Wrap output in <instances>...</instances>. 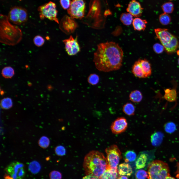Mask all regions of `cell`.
Listing matches in <instances>:
<instances>
[{"instance_id": "obj_1", "label": "cell", "mask_w": 179, "mask_h": 179, "mask_svg": "<svg viewBox=\"0 0 179 179\" xmlns=\"http://www.w3.org/2000/svg\"><path fill=\"white\" fill-rule=\"evenodd\" d=\"M123 51L119 44L107 42L98 44L94 53L93 62L100 71L109 72L120 69L122 65Z\"/></svg>"}, {"instance_id": "obj_2", "label": "cell", "mask_w": 179, "mask_h": 179, "mask_svg": "<svg viewBox=\"0 0 179 179\" xmlns=\"http://www.w3.org/2000/svg\"><path fill=\"white\" fill-rule=\"evenodd\" d=\"M108 167L106 158L103 154L97 151L90 152L84 158L83 167L87 175H92L99 179Z\"/></svg>"}, {"instance_id": "obj_3", "label": "cell", "mask_w": 179, "mask_h": 179, "mask_svg": "<svg viewBox=\"0 0 179 179\" xmlns=\"http://www.w3.org/2000/svg\"><path fill=\"white\" fill-rule=\"evenodd\" d=\"M7 16L1 14L0 16V42L9 45L13 46L22 39L23 34L17 26L9 22Z\"/></svg>"}, {"instance_id": "obj_4", "label": "cell", "mask_w": 179, "mask_h": 179, "mask_svg": "<svg viewBox=\"0 0 179 179\" xmlns=\"http://www.w3.org/2000/svg\"><path fill=\"white\" fill-rule=\"evenodd\" d=\"M147 179H165L170 176L168 164L162 161L156 160L150 163L148 167Z\"/></svg>"}, {"instance_id": "obj_5", "label": "cell", "mask_w": 179, "mask_h": 179, "mask_svg": "<svg viewBox=\"0 0 179 179\" xmlns=\"http://www.w3.org/2000/svg\"><path fill=\"white\" fill-rule=\"evenodd\" d=\"M40 19L43 20L45 18L53 21L59 23L57 18V11L56 5L54 2L50 1L40 6L38 8Z\"/></svg>"}, {"instance_id": "obj_6", "label": "cell", "mask_w": 179, "mask_h": 179, "mask_svg": "<svg viewBox=\"0 0 179 179\" xmlns=\"http://www.w3.org/2000/svg\"><path fill=\"white\" fill-rule=\"evenodd\" d=\"M108 167L107 169L118 170L117 166L122 158L121 153L116 145H113L105 149Z\"/></svg>"}, {"instance_id": "obj_7", "label": "cell", "mask_w": 179, "mask_h": 179, "mask_svg": "<svg viewBox=\"0 0 179 179\" xmlns=\"http://www.w3.org/2000/svg\"><path fill=\"white\" fill-rule=\"evenodd\" d=\"M9 21L17 25H20L26 22L28 15L27 10L20 6L11 8L7 16Z\"/></svg>"}, {"instance_id": "obj_8", "label": "cell", "mask_w": 179, "mask_h": 179, "mask_svg": "<svg viewBox=\"0 0 179 179\" xmlns=\"http://www.w3.org/2000/svg\"><path fill=\"white\" fill-rule=\"evenodd\" d=\"M85 7L83 0H73L67 10L68 13L73 19H81L84 16Z\"/></svg>"}, {"instance_id": "obj_9", "label": "cell", "mask_w": 179, "mask_h": 179, "mask_svg": "<svg viewBox=\"0 0 179 179\" xmlns=\"http://www.w3.org/2000/svg\"><path fill=\"white\" fill-rule=\"evenodd\" d=\"M5 170L12 179H23L25 172L23 163L18 161L12 162L6 167Z\"/></svg>"}, {"instance_id": "obj_10", "label": "cell", "mask_w": 179, "mask_h": 179, "mask_svg": "<svg viewBox=\"0 0 179 179\" xmlns=\"http://www.w3.org/2000/svg\"><path fill=\"white\" fill-rule=\"evenodd\" d=\"M63 42L65 45L66 51L69 55H75L80 51L77 36L74 38L72 36H70L68 38L63 40Z\"/></svg>"}, {"instance_id": "obj_11", "label": "cell", "mask_w": 179, "mask_h": 179, "mask_svg": "<svg viewBox=\"0 0 179 179\" xmlns=\"http://www.w3.org/2000/svg\"><path fill=\"white\" fill-rule=\"evenodd\" d=\"M154 32L164 47L169 44L174 36L166 29L156 28L155 29Z\"/></svg>"}, {"instance_id": "obj_12", "label": "cell", "mask_w": 179, "mask_h": 179, "mask_svg": "<svg viewBox=\"0 0 179 179\" xmlns=\"http://www.w3.org/2000/svg\"><path fill=\"white\" fill-rule=\"evenodd\" d=\"M128 126V123L126 119L124 117H120L113 122L111 126V129L113 134H118L124 132Z\"/></svg>"}, {"instance_id": "obj_13", "label": "cell", "mask_w": 179, "mask_h": 179, "mask_svg": "<svg viewBox=\"0 0 179 179\" xmlns=\"http://www.w3.org/2000/svg\"><path fill=\"white\" fill-rule=\"evenodd\" d=\"M143 8L140 3L136 0H132L129 4L127 8L128 12L136 17L140 16Z\"/></svg>"}, {"instance_id": "obj_14", "label": "cell", "mask_w": 179, "mask_h": 179, "mask_svg": "<svg viewBox=\"0 0 179 179\" xmlns=\"http://www.w3.org/2000/svg\"><path fill=\"white\" fill-rule=\"evenodd\" d=\"M100 12L99 2L98 0H94L90 6L89 13L87 16L95 18L98 17Z\"/></svg>"}, {"instance_id": "obj_15", "label": "cell", "mask_w": 179, "mask_h": 179, "mask_svg": "<svg viewBox=\"0 0 179 179\" xmlns=\"http://www.w3.org/2000/svg\"><path fill=\"white\" fill-rule=\"evenodd\" d=\"M119 175L118 170L107 169L99 179H118Z\"/></svg>"}, {"instance_id": "obj_16", "label": "cell", "mask_w": 179, "mask_h": 179, "mask_svg": "<svg viewBox=\"0 0 179 179\" xmlns=\"http://www.w3.org/2000/svg\"><path fill=\"white\" fill-rule=\"evenodd\" d=\"M132 72L134 76L136 77L141 78H145L139 59L133 64L132 68Z\"/></svg>"}, {"instance_id": "obj_17", "label": "cell", "mask_w": 179, "mask_h": 179, "mask_svg": "<svg viewBox=\"0 0 179 179\" xmlns=\"http://www.w3.org/2000/svg\"><path fill=\"white\" fill-rule=\"evenodd\" d=\"M147 21L145 20L138 17L134 19L132 24L134 29L139 31H143L145 29Z\"/></svg>"}, {"instance_id": "obj_18", "label": "cell", "mask_w": 179, "mask_h": 179, "mask_svg": "<svg viewBox=\"0 0 179 179\" xmlns=\"http://www.w3.org/2000/svg\"><path fill=\"white\" fill-rule=\"evenodd\" d=\"M179 47V43L177 38L173 36L169 44L165 47L166 52L169 53L175 52Z\"/></svg>"}, {"instance_id": "obj_19", "label": "cell", "mask_w": 179, "mask_h": 179, "mask_svg": "<svg viewBox=\"0 0 179 179\" xmlns=\"http://www.w3.org/2000/svg\"><path fill=\"white\" fill-rule=\"evenodd\" d=\"M119 174L120 175L130 176L132 173V169L131 166L125 163L120 164L118 168Z\"/></svg>"}, {"instance_id": "obj_20", "label": "cell", "mask_w": 179, "mask_h": 179, "mask_svg": "<svg viewBox=\"0 0 179 179\" xmlns=\"http://www.w3.org/2000/svg\"><path fill=\"white\" fill-rule=\"evenodd\" d=\"M139 59L145 78H148L151 75L152 73L151 64L149 61L145 59Z\"/></svg>"}, {"instance_id": "obj_21", "label": "cell", "mask_w": 179, "mask_h": 179, "mask_svg": "<svg viewBox=\"0 0 179 179\" xmlns=\"http://www.w3.org/2000/svg\"><path fill=\"white\" fill-rule=\"evenodd\" d=\"M148 159V155L145 153H141L138 157L135 162L136 168L140 169L145 166Z\"/></svg>"}, {"instance_id": "obj_22", "label": "cell", "mask_w": 179, "mask_h": 179, "mask_svg": "<svg viewBox=\"0 0 179 179\" xmlns=\"http://www.w3.org/2000/svg\"><path fill=\"white\" fill-rule=\"evenodd\" d=\"M163 136V134L159 132L153 134L151 135V138L152 144L155 146L160 145L162 141Z\"/></svg>"}, {"instance_id": "obj_23", "label": "cell", "mask_w": 179, "mask_h": 179, "mask_svg": "<svg viewBox=\"0 0 179 179\" xmlns=\"http://www.w3.org/2000/svg\"><path fill=\"white\" fill-rule=\"evenodd\" d=\"M143 96L141 92L137 90H134L130 93L129 98L130 100L134 103H138L142 99Z\"/></svg>"}, {"instance_id": "obj_24", "label": "cell", "mask_w": 179, "mask_h": 179, "mask_svg": "<svg viewBox=\"0 0 179 179\" xmlns=\"http://www.w3.org/2000/svg\"><path fill=\"white\" fill-rule=\"evenodd\" d=\"M133 16L130 13H124L122 14L120 19L123 24L126 26H129L132 23L134 19Z\"/></svg>"}, {"instance_id": "obj_25", "label": "cell", "mask_w": 179, "mask_h": 179, "mask_svg": "<svg viewBox=\"0 0 179 179\" xmlns=\"http://www.w3.org/2000/svg\"><path fill=\"white\" fill-rule=\"evenodd\" d=\"M123 111L126 115L129 116L134 115L135 113V108L134 105L131 102H127L123 107Z\"/></svg>"}, {"instance_id": "obj_26", "label": "cell", "mask_w": 179, "mask_h": 179, "mask_svg": "<svg viewBox=\"0 0 179 179\" xmlns=\"http://www.w3.org/2000/svg\"><path fill=\"white\" fill-rule=\"evenodd\" d=\"M165 92L164 96L166 100L171 102L175 100L176 98L177 94L175 90L167 89L165 90Z\"/></svg>"}, {"instance_id": "obj_27", "label": "cell", "mask_w": 179, "mask_h": 179, "mask_svg": "<svg viewBox=\"0 0 179 179\" xmlns=\"http://www.w3.org/2000/svg\"><path fill=\"white\" fill-rule=\"evenodd\" d=\"M124 159L126 163L134 161L136 157L135 153L132 150H128L124 154Z\"/></svg>"}, {"instance_id": "obj_28", "label": "cell", "mask_w": 179, "mask_h": 179, "mask_svg": "<svg viewBox=\"0 0 179 179\" xmlns=\"http://www.w3.org/2000/svg\"><path fill=\"white\" fill-rule=\"evenodd\" d=\"M161 7L164 13L168 14L172 13L174 9V5L170 1L164 3L162 5Z\"/></svg>"}, {"instance_id": "obj_29", "label": "cell", "mask_w": 179, "mask_h": 179, "mask_svg": "<svg viewBox=\"0 0 179 179\" xmlns=\"http://www.w3.org/2000/svg\"><path fill=\"white\" fill-rule=\"evenodd\" d=\"M159 20L162 24L163 25H167L170 23L171 21V18L168 14L164 13L160 15Z\"/></svg>"}, {"instance_id": "obj_30", "label": "cell", "mask_w": 179, "mask_h": 179, "mask_svg": "<svg viewBox=\"0 0 179 179\" xmlns=\"http://www.w3.org/2000/svg\"><path fill=\"white\" fill-rule=\"evenodd\" d=\"M2 74L3 76L5 78H11L13 76L14 74V69L10 67H6L2 69Z\"/></svg>"}, {"instance_id": "obj_31", "label": "cell", "mask_w": 179, "mask_h": 179, "mask_svg": "<svg viewBox=\"0 0 179 179\" xmlns=\"http://www.w3.org/2000/svg\"><path fill=\"white\" fill-rule=\"evenodd\" d=\"M38 144L41 147L44 149L46 148L49 145V139L46 136H43L39 140Z\"/></svg>"}, {"instance_id": "obj_32", "label": "cell", "mask_w": 179, "mask_h": 179, "mask_svg": "<svg viewBox=\"0 0 179 179\" xmlns=\"http://www.w3.org/2000/svg\"><path fill=\"white\" fill-rule=\"evenodd\" d=\"M0 105L1 107L4 109H8L11 107L12 102L11 99L9 98H5L1 101Z\"/></svg>"}, {"instance_id": "obj_33", "label": "cell", "mask_w": 179, "mask_h": 179, "mask_svg": "<svg viewBox=\"0 0 179 179\" xmlns=\"http://www.w3.org/2000/svg\"><path fill=\"white\" fill-rule=\"evenodd\" d=\"M29 168L32 172L36 173L39 171L40 167L39 164L38 162L36 161H33L30 163Z\"/></svg>"}, {"instance_id": "obj_34", "label": "cell", "mask_w": 179, "mask_h": 179, "mask_svg": "<svg viewBox=\"0 0 179 179\" xmlns=\"http://www.w3.org/2000/svg\"><path fill=\"white\" fill-rule=\"evenodd\" d=\"M135 176L137 179H146L148 177V174L146 171L140 169L136 172Z\"/></svg>"}, {"instance_id": "obj_35", "label": "cell", "mask_w": 179, "mask_h": 179, "mask_svg": "<svg viewBox=\"0 0 179 179\" xmlns=\"http://www.w3.org/2000/svg\"><path fill=\"white\" fill-rule=\"evenodd\" d=\"M33 41L34 44L39 47L42 46L45 42L44 39L42 37L39 35L36 36L34 38Z\"/></svg>"}, {"instance_id": "obj_36", "label": "cell", "mask_w": 179, "mask_h": 179, "mask_svg": "<svg viewBox=\"0 0 179 179\" xmlns=\"http://www.w3.org/2000/svg\"><path fill=\"white\" fill-rule=\"evenodd\" d=\"M99 79L98 76L94 74H91L89 76L88 79V81L90 83L94 85L98 83Z\"/></svg>"}, {"instance_id": "obj_37", "label": "cell", "mask_w": 179, "mask_h": 179, "mask_svg": "<svg viewBox=\"0 0 179 179\" xmlns=\"http://www.w3.org/2000/svg\"><path fill=\"white\" fill-rule=\"evenodd\" d=\"M176 129L175 124L172 122H170L167 124L165 127L166 131L168 133H171L174 131Z\"/></svg>"}, {"instance_id": "obj_38", "label": "cell", "mask_w": 179, "mask_h": 179, "mask_svg": "<svg viewBox=\"0 0 179 179\" xmlns=\"http://www.w3.org/2000/svg\"><path fill=\"white\" fill-rule=\"evenodd\" d=\"M153 49L157 54H160L163 51L164 49V46L158 43L154 44L153 46Z\"/></svg>"}, {"instance_id": "obj_39", "label": "cell", "mask_w": 179, "mask_h": 179, "mask_svg": "<svg viewBox=\"0 0 179 179\" xmlns=\"http://www.w3.org/2000/svg\"><path fill=\"white\" fill-rule=\"evenodd\" d=\"M55 151V153L58 155L61 156L64 155L66 152L65 149L62 146L60 145L56 147Z\"/></svg>"}, {"instance_id": "obj_40", "label": "cell", "mask_w": 179, "mask_h": 179, "mask_svg": "<svg viewBox=\"0 0 179 179\" xmlns=\"http://www.w3.org/2000/svg\"><path fill=\"white\" fill-rule=\"evenodd\" d=\"M49 177L50 179H61L62 175L58 171H53L50 173Z\"/></svg>"}, {"instance_id": "obj_41", "label": "cell", "mask_w": 179, "mask_h": 179, "mask_svg": "<svg viewBox=\"0 0 179 179\" xmlns=\"http://www.w3.org/2000/svg\"><path fill=\"white\" fill-rule=\"evenodd\" d=\"M60 2L61 6L64 9L69 8L71 3L70 0H60Z\"/></svg>"}, {"instance_id": "obj_42", "label": "cell", "mask_w": 179, "mask_h": 179, "mask_svg": "<svg viewBox=\"0 0 179 179\" xmlns=\"http://www.w3.org/2000/svg\"><path fill=\"white\" fill-rule=\"evenodd\" d=\"M82 179H99L96 177L91 175H87L83 178Z\"/></svg>"}, {"instance_id": "obj_43", "label": "cell", "mask_w": 179, "mask_h": 179, "mask_svg": "<svg viewBox=\"0 0 179 179\" xmlns=\"http://www.w3.org/2000/svg\"><path fill=\"white\" fill-rule=\"evenodd\" d=\"M118 179H128V178L125 176H120Z\"/></svg>"}, {"instance_id": "obj_44", "label": "cell", "mask_w": 179, "mask_h": 179, "mask_svg": "<svg viewBox=\"0 0 179 179\" xmlns=\"http://www.w3.org/2000/svg\"><path fill=\"white\" fill-rule=\"evenodd\" d=\"M165 179H176L175 178L170 176L167 177Z\"/></svg>"}, {"instance_id": "obj_45", "label": "cell", "mask_w": 179, "mask_h": 179, "mask_svg": "<svg viewBox=\"0 0 179 179\" xmlns=\"http://www.w3.org/2000/svg\"><path fill=\"white\" fill-rule=\"evenodd\" d=\"M178 63L179 65V58L178 60Z\"/></svg>"}, {"instance_id": "obj_46", "label": "cell", "mask_w": 179, "mask_h": 179, "mask_svg": "<svg viewBox=\"0 0 179 179\" xmlns=\"http://www.w3.org/2000/svg\"></svg>"}]
</instances>
